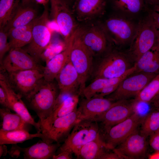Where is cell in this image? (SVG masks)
I'll return each instance as SVG.
<instances>
[{
    "instance_id": "1",
    "label": "cell",
    "mask_w": 159,
    "mask_h": 159,
    "mask_svg": "<svg viewBox=\"0 0 159 159\" xmlns=\"http://www.w3.org/2000/svg\"><path fill=\"white\" fill-rule=\"evenodd\" d=\"M100 24L112 44L118 47L130 45L137 31L139 21L116 13Z\"/></svg>"
},
{
    "instance_id": "2",
    "label": "cell",
    "mask_w": 159,
    "mask_h": 159,
    "mask_svg": "<svg viewBox=\"0 0 159 159\" xmlns=\"http://www.w3.org/2000/svg\"><path fill=\"white\" fill-rule=\"evenodd\" d=\"M59 94L57 82L54 80L47 81L43 78L26 100L31 108L38 116L39 124L52 111Z\"/></svg>"
},
{
    "instance_id": "3",
    "label": "cell",
    "mask_w": 159,
    "mask_h": 159,
    "mask_svg": "<svg viewBox=\"0 0 159 159\" xmlns=\"http://www.w3.org/2000/svg\"><path fill=\"white\" fill-rule=\"evenodd\" d=\"M99 57L93 66L92 75L94 79L119 77L134 66H131L132 61L125 52L112 47Z\"/></svg>"
},
{
    "instance_id": "4",
    "label": "cell",
    "mask_w": 159,
    "mask_h": 159,
    "mask_svg": "<svg viewBox=\"0 0 159 159\" xmlns=\"http://www.w3.org/2000/svg\"><path fill=\"white\" fill-rule=\"evenodd\" d=\"M159 42V35L149 13L139 21L136 33L125 53L135 62L143 54Z\"/></svg>"
},
{
    "instance_id": "5",
    "label": "cell",
    "mask_w": 159,
    "mask_h": 159,
    "mask_svg": "<svg viewBox=\"0 0 159 159\" xmlns=\"http://www.w3.org/2000/svg\"><path fill=\"white\" fill-rule=\"evenodd\" d=\"M74 34L69 55V60L78 74L80 82L79 95L86 87V82L92 75L93 56L82 42L78 33Z\"/></svg>"
},
{
    "instance_id": "6",
    "label": "cell",
    "mask_w": 159,
    "mask_h": 159,
    "mask_svg": "<svg viewBox=\"0 0 159 159\" xmlns=\"http://www.w3.org/2000/svg\"><path fill=\"white\" fill-rule=\"evenodd\" d=\"M100 126L97 121L80 120L74 125L57 152L68 150L76 155L82 146L95 139L100 134Z\"/></svg>"
},
{
    "instance_id": "7",
    "label": "cell",
    "mask_w": 159,
    "mask_h": 159,
    "mask_svg": "<svg viewBox=\"0 0 159 159\" xmlns=\"http://www.w3.org/2000/svg\"><path fill=\"white\" fill-rule=\"evenodd\" d=\"M49 16L47 4L44 6L42 14L34 19L32 40L24 49L39 63L42 54L51 40L52 31L49 27Z\"/></svg>"
},
{
    "instance_id": "8",
    "label": "cell",
    "mask_w": 159,
    "mask_h": 159,
    "mask_svg": "<svg viewBox=\"0 0 159 159\" xmlns=\"http://www.w3.org/2000/svg\"><path fill=\"white\" fill-rule=\"evenodd\" d=\"M12 89L22 97L27 100L40 80L43 78V71L29 69L7 72L0 70Z\"/></svg>"
},
{
    "instance_id": "9",
    "label": "cell",
    "mask_w": 159,
    "mask_h": 159,
    "mask_svg": "<svg viewBox=\"0 0 159 159\" xmlns=\"http://www.w3.org/2000/svg\"><path fill=\"white\" fill-rule=\"evenodd\" d=\"M77 32L82 42L93 57L102 56L112 47L100 23L79 26Z\"/></svg>"
},
{
    "instance_id": "10",
    "label": "cell",
    "mask_w": 159,
    "mask_h": 159,
    "mask_svg": "<svg viewBox=\"0 0 159 159\" xmlns=\"http://www.w3.org/2000/svg\"><path fill=\"white\" fill-rule=\"evenodd\" d=\"M156 75L145 72L133 73L122 80L117 89L106 98L116 101L135 97Z\"/></svg>"
},
{
    "instance_id": "11",
    "label": "cell",
    "mask_w": 159,
    "mask_h": 159,
    "mask_svg": "<svg viewBox=\"0 0 159 159\" xmlns=\"http://www.w3.org/2000/svg\"><path fill=\"white\" fill-rule=\"evenodd\" d=\"M144 117L136 111L124 120L100 133L107 148L112 150L121 143L137 129Z\"/></svg>"
},
{
    "instance_id": "12",
    "label": "cell",
    "mask_w": 159,
    "mask_h": 159,
    "mask_svg": "<svg viewBox=\"0 0 159 159\" xmlns=\"http://www.w3.org/2000/svg\"><path fill=\"white\" fill-rule=\"evenodd\" d=\"M138 103L134 100L115 101L105 113L95 121L100 123V133H102L113 126L124 120L137 111Z\"/></svg>"
},
{
    "instance_id": "13",
    "label": "cell",
    "mask_w": 159,
    "mask_h": 159,
    "mask_svg": "<svg viewBox=\"0 0 159 159\" xmlns=\"http://www.w3.org/2000/svg\"><path fill=\"white\" fill-rule=\"evenodd\" d=\"M50 16L57 25L66 43L78 27L68 5L62 0H50Z\"/></svg>"
},
{
    "instance_id": "14",
    "label": "cell",
    "mask_w": 159,
    "mask_h": 159,
    "mask_svg": "<svg viewBox=\"0 0 159 159\" xmlns=\"http://www.w3.org/2000/svg\"><path fill=\"white\" fill-rule=\"evenodd\" d=\"M44 67L22 48L11 49L3 58L0 70L7 72L29 69L43 71Z\"/></svg>"
},
{
    "instance_id": "15",
    "label": "cell",
    "mask_w": 159,
    "mask_h": 159,
    "mask_svg": "<svg viewBox=\"0 0 159 159\" xmlns=\"http://www.w3.org/2000/svg\"><path fill=\"white\" fill-rule=\"evenodd\" d=\"M80 120L77 109L67 115L57 118L50 129L43 133L42 140L48 143H59L65 140L74 125Z\"/></svg>"
},
{
    "instance_id": "16",
    "label": "cell",
    "mask_w": 159,
    "mask_h": 159,
    "mask_svg": "<svg viewBox=\"0 0 159 159\" xmlns=\"http://www.w3.org/2000/svg\"><path fill=\"white\" fill-rule=\"evenodd\" d=\"M146 137L137 129L112 150L122 159H138L145 155Z\"/></svg>"
},
{
    "instance_id": "17",
    "label": "cell",
    "mask_w": 159,
    "mask_h": 159,
    "mask_svg": "<svg viewBox=\"0 0 159 159\" xmlns=\"http://www.w3.org/2000/svg\"><path fill=\"white\" fill-rule=\"evenodd\" d=\"M106 5V0H75L71 10L77 21L87 22L103 15Z\"/></svg>"
},
{
    "instance_id": "18",
    "label": "cell",
    "mask_w": 159,
    "mask_h": 159,
    "mask_svg": "<svg viewBox=\"0 0 159 159\" xmlns=\"http://www.w3.org/2000/svg\"><path fill=\"white\" fill-rule=\"evenodd\" d=\"M78 94L68 95H59L53 110L49 116L40 125L41 132L44 133L52 126L57 118L67 115L77 109L79 102Z\"/></svg>"
},
{
    "instance_id": "19",
    "label": "cell",
    "mask_w": 159,
    "mask_h": 159,
    "mask_svg": "<svg viewBox=\"0 0 159 159\" xmlns=\"http://www.w3.org/2000/svg\"><path fill=\"white\" fill-rule=\"evenodd\" d=\"M0 86L6 94L10 108L18 114L27 123L34 126L37 132H41L40 124L35 121L21 99L22 97L10 87L4 74L0 73Z\"/></svg>"
},
{
    "instance_id": "20",
    "label": "cell",
    "mask_w": 159,
    "mask_h": 159,
    "mask_svg": "<svg viewBox=\"0 0 159 159\" xmlns=\"http://www.w3.org/2000/svg\"><path fill=\"white\" fill-rule=\"evenodd\" d=\"M115 102L105 97L85 98L80 102L77 108L79 118L81 120L95 121L107 111Z\"/></svg>"
},
{
    "instance_id": "21",
    "label": "cell",
    "mask_w": 159,
    "mask_h": 159,
    "mask_svg": "<svg viewBox=\"0 0 159 159\" xmlns=\"http://www.w3.org/2000/svg\"><path fill=\"white\" fill-rule=\"evenodd\" d=\"M55 80L60 94L79 95L80 82L79 75L69 60L57 74Z\"/></svg>"
},
{
    "instance_id": "22",
    "label": "cell",
    "mask_w": 159,
    "mask_h": 159,
    "mask_svg": "<svg viewBox=\"0 0 159 159\" xmlns=\"http://www.w3.org/2000/svg\"><path fill=\"white\" fill-rule=\"evenodd\" d=\"M75 33V32L74 33ZM74 33L66 43L65 49L46 63L43 70L44 79L48 81H53L69 60V55Z\"/></svg>"
},
{
    "instance_id": "23",
    "label": "cell",
    "mask_w": 159,
    "mask_h": 159,
    "mask_svg": "<svg viewBox=\"0 0 159 159\" xmlns=\"http://www.w3.org/2000/svg\"><path fill=\"white\" fill-rule=\"evenodd\" d=\"M33 3L23 4L21 2L4 29L7 32L13 28L27 25L37 18L38 11Z\"/></svg>"
},
{
    "instance_id": "24",
    "label": "cell",
    "mask_w": 159,
    "mask_h": 159,
    "mask_svg": "<svg viewBox=\"0 0 159 159\" xmlns=\"http://www.w3.org/2000/svg\"><path fill=\"white\" fill-rule=\"evenodd\" d=\"M60 146L59 143H48L39 140L30 146L22 148V152L25 159H52Z\"/></svg>"
},
{
    "instance_id": "25",
    "label": "cell",
    "mask_w": 159,
    "mask_h": 159,
    "mask_svg": "<svg viewBox=\"0 0 159 159\" xmlns=\"http://www.w3.org/2000/svg\"><path fill=\"white\" fill-rule=\"evenodd\" d=\"M135 70V65L121 76L115 78H98L94 79L90 85L86 86L81 95L85 98L89 99L94 97L104 87L115 84L120 83L128 76L134 73Z\"/></svg>"
},
{
    "instance_id": "26",
    "label": "cell",
    "mask_w": 159,
    "mask_h": 159,
    "mask_svg": "<svg viewBox=\"0 0 159 159\" xmlns=\"http://www.w3.org/2000/svg\"><path fill=\"white\" fill-rule=\"evenodd\" d=\"M107 150H110L100 134L95 139L82 146L76 156L78 159H102Z\"/></svg>"
},
{
    "instance_id": "27",
    "label": "cell",
    "mask_w": 159,
    "mask_h": 159,
    "mask_svg": "<svg viewBox=\"0 0 159 159\" xmlns=\"http://www.w3.org/2000/svg\"><path fill=\"white\" fill-rule=\"evenodd\" d=\"M34 20L27 25L13 28L7 32L11 49L22 48L30 42Z\"/></svg>"
},
{
    "instance_id": "28",
    "label": "cell",
    "mask_w": 159,
    "mask_h": 159,
    "mask_svg": "<svg viewBox=\"0 0 159 159\" xmlns=\"http://www.w3.org/2000/svg\"><path fill=\"white\" fill-rule=\"evenodd\" d=\"M11 110L7 108H0V129L6 131L19 130L29 131L31 125L25 122L19 114L12 112Z\"/></svg>"
},
{
    "instance_id": "29",
    "label": "cell",
    "mask_w": 159,
    "mask_h": 159,
    "mask_svg": "<svg viewBox=\"0 0 159 159\" xmlns=\"http://www.w3.org/2000/svg\"><path fill=\"white\" fill-rule=\"evenodd\" d=\"M117 13L134 18L142 11L148 9L143 0H111Z\"/></svg>"
},
{
    "instance_id": "30",
    "label": "cell",
    "mask_w": 159,
    "mask_h": 159,
    "mask_svg": "<svg viewBox=\"0 0 159 159\" xmlns=\"http://www.w3.org/2000/svg\"><path fill=\"white\" fill-rule=\"evenodd\" d=\"M43 135L41 132L31 134L24 130L6 131L0 129V144H14L22 143L35 138L42 139Z\"/></svg>"
},
{
    "instance_id": "31",
    "label": "cell",
    "mask_w": 159,
    "mask_h": 159,
    "mask_svg": "<svg viewBox=\"0 0 159 159\" xmlns=\"http://www.w3.org/2000/svg\"><path fill=\"white\" fill-rule=\"evenodd\" d=\"M159 95V73L156 75L134 100L138 103H150Z\"/></svg>"
},
{
    "instance_id": "32",
    "label": "cell",
    "mask_w": 159,
    "mask_h": 159,
    "mask_svg": "<svg viewBox=\"0 0 159 159\" xmlns=\"http://www.w3.org/2000/svg\"><path fill=\"white\" fill-rule=\"evenodd\" d=\"M141 133L146 138L159 130V109L150 111L145 116L141 124Z\"/></svg>"
},
{
    "instance_id": "33",
    "label": "cell",
    "mask_w": 159,
    "mask_h": 159,
    "mask_svg": "<svg viewBox=\"0 0 159 159\" xmlns=\"http://www.w3.org/2000/svg\"><path fill=\"white\" fill-rule=\"evenodd\" d=\"M21 1V0H0V29L5 26Z\"/></svg>"
},
{
    "instance_id": "34",
    "label": "cell",
    "mask_w": 159,
    "mask_h": 159,
    "mask_svg": "<svg viewBox=\"0 0 159 159\" xmlns=\"http://www.w3.org/2000/svg\"><path fill=\"white\" fill-rule=\"evenodd\" d=\"M66 44L64 41L58 40L52 41L42 54L40 60L46 63L49 60L62 52L65 49Z\"/></svg>"
},
{
    "instance_id": "35",
    "label": "cell",
    "mask_w": 159,
    "mask_h": 159,
    "mask_svg": "<svg viewBox=\"0 0 159 159\" xmlns=\"http://www.w3.org/2000/svg\"><path fill=\"white\" fill-rule=\"evenodd\" d=\"M0 64H1L5 54L11 49L8 33L3 29H0Z\"/></svg>"
},
{
    "instance_id": "36",
    "label": "cell",
    "mask_w": 159,
    "mask_h": 159,
    "mask_svg": "<svg viewBox=\"0 0 159 159\" xmlns=\"http://www.w3.org/2000/svg\"><path fill=\"white\" fill-rule=\"evenodd\" d=\"M119 83L111 85L104 87L94 97H104L109 95L117 89Z\"/></svg>"
},
{
    "instance_id": "37",
    "label": "cell",
    "mask_w": 159,
    "mask_h": 159,
    "mask_svg": "<svg viewBox=\"0 0 159 159\" xmlns=\"http://www.w3.org/2000/svg\"><path fill=\"white\" fill-rule=\"evenodd\" d=\"M149 143L150 147L155 151H159V130L150 136Z\"/></svg>"
},
{
    "instance_id": "38",
    "label": "cell",
    "mask_w": 159,
    "mask_h": 159,
    "mask_svg": "<svg viewBox=\"0 0 159 159\" xmlns=\"http://www.w3.org/2000/svg\"><path fill=\"white\" fill-rule=\"evenodd\" d=\"M73 153L71 150H66L57 152L52 157L53 159H71Z\"/></svg>"
},
{
    "instance_id": "39",
    "label": "cell",
    "mask_w": 159,
    "mask_h": 159,
    "mask_svg": "<svg viewBox=\"0 0 159 159\" xmlns=\"http://www.w3.org/2000/svg\"><path fill=\"white\" fill-rule=\"evenodd\" d=\"M0 104L3 107L10 109L6 92L3 88L1 86H0Z\"/></svg>"
},
{
    "instance_id": "40",
    "label": "cell",
    "mask_w": 159,
    "mask_h": 159,
    "mask_svg": "<svg viewBox=\"0 0 159 159\" xmlns=\"http://www.w3.org/2000/svg\"><path fill=\"white\" fill-rule=\"evenodd\" d=\"M22 152V148L18 146L16 144H12V146L9 150L8 154L14 158H17L20 156Z\"/></svg>"
},
{
    "instance_id": "41",
    "label": "cell",
    "mask_w": 159,
    "mask_h": 159,
    "mask_svg": "<svg viewBox=\"0 0 159 159\" xmlns=\"http://www.w3.org/2000/svg\"><path fill=\"white\" fill-rule=\"evenodd\" d=\"M148 12L150 14L155 26L159 35V13L152 9L148 10Z\"/></svg>"
},
{
    "instance_id": "42",
    "label": "cell",
    "mask_w": 159,
    "mask_h": 159,
    "mask_svg": "<svg viewBox=\"0 0 159 159\" xmlns=\"http://www.w3.org/2000/svg\"><path fill=\"white\" fill-rule=\"evenodd\" d=\"M120 159L122 158L119 155L113 151L112 152H109L107 151L103 156L102 159Z\"/></svg>"
},
{
    "instance_id": "43",
    "label": "cell",
    "mask_w": 159,
    "mask_h": 159,
    "mask_svg": "<svg viewBox=\"0 0 159 159\" xmlns=\"http://www.w3.org/2000/svg\"><path fill=\"white\" fill-rule=\"evenodd\" d=\"M8 150L5 144H0V157L4 156L8 153Z\"/></svg>"
},
{
    "instance_id": "44",
    "label": "cell",
    "mask_w": 159,
    "mask_h": 159,
    "mask_svg": "<svg viewBox=\"0 0 159 159\" xmlns=\"http://www.w3.org/2000/svg\"><path fill=\"white\" fill-rule=\"evenodd\" d=\"M147 6H151L153 7L159 5V0H143Z\"/></svg>"
},
{
    "instance_id": "45",
    "label": "cell",
    "mask_w": 159,
    "mask_h": 159,
    "mask_svg": "<svg viewBox=\"0 0 159 159\" xmlns=\"http://www.w3.org/2000/svg\"><path fill=\"white\" fill-rule=\"evenodd\" d=\"M155 109H159V95L150 103Z\"/></svg>"
},
{
    "instance_id": "46",
    "label": "cell",
    "mask_w": 159,
    "mask_h": 159,
    "mask_svg": "<svg viewBox=\"0 0 159 159\" xmlns=\"http://www.w3.org/2000/svg\"><path fill=\"white\" fill-rule=\"evenodd\" d=\"M149 159H159V151H155L148 156Z\"/></svg>"
},
{
    "instance_id": "47",
    "label": "cell",
    "mask_w": 159,
    "mask_h": 159,
    "mask_svg": "<svg viewBox=\"0 0 159 159\" xmlns=\"http://www.w3.org/2000/svg\"><path fill=\"white\" fill-rule=\"evenodd\" d=\"M33 2L36 4H42L44 6L47 4L50 0H33Z\"/></svg>"
},
{
    "instance_id": "48",
    "label": "cell",
    "mask_w": 159,
    "mask_h": 159,
    "mask_svg": "<svg viewBox=\"0 0 159 159\" xmlns=\"http://www.w3.org/2000/svg\"><path fill=\"white\" fill-rule=\"evenodd\" d=\"M21 3L23 4H27L32 2H34L33 0H21Z\"/></svg>"
},
{
    "instance_id": "49",
    "label": "cell",
    "mask_w": 159,
    "mask_h": 159,
    "mask_svg": "<svg viewBox=\"0 0 159 159\" xmlns=\"http://www.w3.org/2000/svg\"><path fill=\"white\" fill-rule=\"evenodd\" d=\"M153 10L159 13V5L155 6L153 7Z\"/></svg>"
},
{
    "instance_id": "50",
    "label": "cell",
    "mask_w": 159,
    "mask_h": 159,
    "mask_svg": "<svg viewBox=\"0 0 159 159\" xmlns=\"http://www.w3.org/2000/svg\"><path fill=\"white\" fill-rule=\"evenodd\" d=\"M62 0L68 5V2H69V1H70V0Z\"/></svg>"
}]
</instances>
